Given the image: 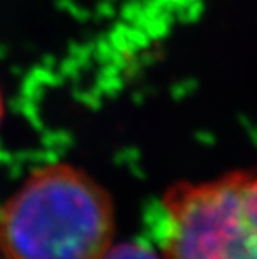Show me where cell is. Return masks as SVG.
<instances>
[{"label":"cell","mask_w":257,"mask_h":259,"mask_svg":"<svg viewBox=\"0 0 257 259\" xmlns=\"http://www.w3.org/2000/svg\"><path fill=\"white\" fill-rule=\"evenodd\" d=\"M109 192L70 164L35 169L0 209L5 259H99L114 236Z\"/></svg>","instance_id":"obj_1"},{"label":"cell","mask_w":257,"mask_h":259,"mask_svg":"<svg viewBox=\"0 0 257 259\" xmlns=\"http://www.w3.org/2000/svg\"><path fill=\"white\" fill-rule=\"evenodd\" d=\"M162 212V259H257L254 170L174 184Z\"/></svg>","instance_id":"obj_2"},{"label":"cell","mask_w":257,"mask_h":259,"mask_svg":"<svg viewBox=\"0 0 257 259\" xmlns=\"http://www.w3.org/2000/svg\"><path fill=\"white\" fill-rule=\"evenodd\" d=\"M99 259H162L149 247L139 242H122L117 246H109Z\"/></svg>","instance_id":"obj_3"},{"label":"cell","mask_w":257,"mask_h":259,"mask_svg":"<svg viewBox=\"0 0 257 259\" xmlns=\"http://www.w3.org/2000/svg\"><path fill=\"white\" fill-rule=\"evenodd\" d=\"M2 117H4V96L2 91H0V122H2Z\"/></svg>","instance_id":"obj_4"}]
</instances>
